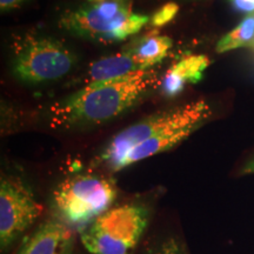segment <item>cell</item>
<instances>
[{"label": "cell", "mask_w": 254, "mask_h": 254, "mask_svg": "<svg viewBox=\"0 0 254 254\" xmlns=\"http://www.w3.org/2000/svg\"><path fill=\"white\" fill-rule=\"evenodd\" d=\"M178 12H179V6L176 2H167L154 12L153 15L150 18L148 24L155 28L163 27L176 18Z\"/></svg>", "instance_id": "15"}, {"label": "cell", "mask_w": 254, "mask_h": 254, "mask_svg": "<svg viewBox=\"0 0 254 254\" xmlns=\"http://www.w3.org/2000/svg\"><path fill=\"white\" fill-rule=\"evenodd\" d=\"M138 71L145 69H141L129 51L125 50L116 55L103 57L92 63L81 78V82L84 86H87L95 82L116 80Z\"/></svg>", "instance_id": "11"}, {"label": "cell", "mask_w": 254, "mask_h": 254, "mask_svg": "<svg viewBox=\"0 0 254 254\" xmlns=\"http://www.w3.org/2000/svg\"><path fill=\"white\" fill-rule=\"evenodd\" d=\"M27 1H30V0H0V9H1V12L9 11V9L17 8L19 6L24 5Z\"/></svg>", "instance_id": "17"}, {"label": "cell", "mask_w": 254, "mask_h": 254, "mask_svg": "<svg viewBox=\"0 0 254 254\" xmlns=\"http://www.w3.org/2000/svg\"><path fill=\"white\" fill-rule=\"evenodd\" d=\"M147 254H190L189 250L183 240L170 236L158 241L148 251Z\"/></svg>", "instance_id": "14"}, {"label": "cell", "mask_w": 254, "mask_h": 254, "mask_svg": "<svg viewBox=\"0 0 254 254\" xmlns=\"http://www.w3.org/2000/svg\"><path fill=\"white\" fill-rule=\"evenodd\" d=\"M172 45L170 37L152 32L133 41L126 50L129 51L141 69H151L167 56Z\"/></svg>", "instance_id": "12"}, {"label": "cell", "mask_w": 254, "mask_h": 254, "mask_svg": "<svg viewBox=\"0 0 254 254\" xmlns=\"http://www.w3.org/2000/svg\"><path fill=\"white\" fill-rule=\"evenodd\" d=\"M88 2H95V1H103V0H87Z\"/></svg>", "instance_id": "19"}, {"label": "cell", "mask_w": 254, "mask_h": 254, "mask_svg": "<svg viewBox=\"0 0 254 254\" xmlns=\"http://www.w3.org/2000/svg\"><path fill=\"white\" fill-rule=\"evenodd\" d=\"M199 103L200 100L192 101L171 110L161 111L126 127L125 129L117 133L103 148L98 157V163L107 168L110 172H118L120 161L129 151L174 124L187 118L196 110Z\"/></svg>", "instance_id": "7"}, {"label": "cell", "mask_w": 254, "mask_h": 254, "mask_svg": "<svg viewBox=\"0 0 254 254\" xmlns=\"http://www.w3.org/2000/svg\"><path fill=\"white\" fill-rule=\"evenodd\" d=\"M148 220L150 211L145 205L111 207L81 232V244L91 254H133Z\"/></svg>", "instance_id": "4"}, {"label": "cell", "mask_w": 254, "mask_h": 254, "mask_svg": "<svg viewBox=\"0 0 254 254\" xmlns=\"http://www.w3.org/2000/svg\"><path fill=\"white\" fill-rule=\"evenodd\" d=\"M75 231L57 218L40 224L17 254H73Z\"/></svg>", "instance_id": "9"}, {"label": "cell", "mask_w": 254, "mask_h": 254, "mask_svg": "<svg viewBox=\"0 0 254 254\" xmlns=\"http://www.w3.org/2000/svg\"><path fill=\"white\" fill-rule=\"evenodd\" d=\"M254 173V158L251 159V160L247 163L243 168V174H250Z\"/></svg>", "instance_id": "18"}, {"label": "cell", "mask_w": 254, "mask_h": 254, "mask_svg": "<svg viewBox=\"0 0 254 254\" xmlns=\"http://www.w3.org/2000/svg\"><path fill=\"white\" fill-rule=\"evenodd\" d=\"M75 64L77 57L62 41L33 34L15 45L12 72L25 84H44L65 77Z\"/></svg>", "instance_id": "5"}, {"label": "cell", "mask_w": 254, "mask_h": 254, "mask_svg": "<svg viewBox=\"0 0 254 254\" xmlns=\"http://www.w3.org/2000/svg\"><path fill=\"white\" fill-rule=\"evenodd\" d=\"M212 116L211 106L205 100H200L199 106L190 116L182 122L174 124L168 128L164 129L157 135L152 136L140 145L133 148L127 153L118 166V172L131 165L139 163L144 159L151 158L153 155L163 153L171 148L176 147L186 140L189 136L195 132L199 127H201Z\"/></svg>", "instance_id": "8"}, {"label": "cell", "mask_w": 254, "mask_h": 254, "mask_svg": "<svg viewBox=\"0 0 254 254\" xmlns=\"http://www.w3.org/2000/svg\"><path fill=\"white\" fill-rule=\"evenodd\" d=\"M241 47H254V14L247 15L226 36L218 41V53L241 49Z\"/></svg>", "instance_id": "13"}, {"label": "cell", "mask_w": 254, "mask_h": 254, "mask_svg": "<svg viewBox=\"0 0 254 254\" xmlns=\"http://www.w3.org/2000/svg\"><path fill=\"white\" fill-rule=\"evenodd\" d=\"M157 80L153 69L82 86L49 109L53 128H79L110 122L138 104Z\"/></svg>", "instance_id": "1"}, {"label": "cell", "mask_w": 254, "mask_h": 254, "mask_svg": "<svg viewBox=\"0 0 254 254\" xmlns=\"http://www.w3.org/2000/svg\"><path fill=\"white\" fill-rule=\"evenodd\" d=\"M116 198V184L110 178L79 174L67 178L56 187L52 207L55 218L81 233L109 211Z\"/></svg>", "instance_id": "3"}, {"label": "cell", "mask_w": 254, "mask_h": 254, "mask_svg": "<svg viewBox=\"0 0 254 254\" xmlns=\"http://www.w3.org/2000/svg\"><path fill=\"white\" fill-rule=\"evenodd\" d=\"M232 6L237 11L247 15L254 14V0H230Z\"/></svg>", "instance_id": "16"}, {"label": "cell", "mask_w": 254, "mask_h": 254, "mask_svg": "<svg viewBox=\"0 0 254 254\" xmlns=\"http://www.w3.org/2000/svg\"><path fill=\"white\" fill-rule=\"evenodd\" d=\"M150 17L132 11L131 0L86 2L60 17V27L98 43H119L139 33Z\"/></svg>", "instance_id": "2"}, {"label": "cell", "mask_w": 254, "mask_h": 254, "mask_svg": "<svg viewBox=\"0 0 254 254\" xmlns=\"http://www.w3.org/2000/svg\"><path fill=\"white\" fill-rule=\"evenodd\" d=\"M43 205L26 183L2 177L0 183V247L8 250L43 213Z\"/></svg>", "instance_id": "6"}, {"label": "cell", "mask_w": 254, "mask_h": 254, "mask_svg": "<svg viewBox=\"0 0 254 254\" xmlns=\"http://www.w3.org/2000/svg\"><path fill=\"white\" fill-rule=\"evenodd\" d=\"M208 57L205 55H189L182 58L167 69L160 81V90L164 95L173 98L179 95L190 84H196L204 77L208 67Z\"/></svg>", "instance_id": "10"}]
</instances>
